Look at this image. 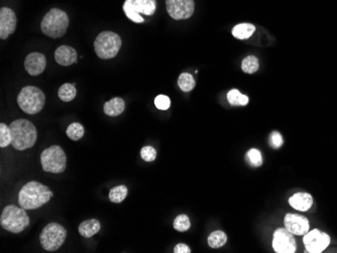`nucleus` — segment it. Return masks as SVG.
Listing matches in <instances>:
<instances>
[{
    "label": "nucleus",
    "instance_id": "obj_5",
    "mask_svg": "<svg viewBox=\"0 0 337 253\" xmlns=\"http://www.w3.org/2000/svg\"><path fill=\"white\" fill-rule=\"evenodd\" d=\"M46 96L44 92L34 86L23 88L18 96L19 106L28 114H37L45 106Z\"/></svg>",
    "mask_w": 337,
    "mask_h": 253
},
{
    "label": "nucleus",
    "instance_id": "obj_3",
    "mask_svg": "<svg viewBox=\"0 0 337 253\" xmlns=\"http://www.w3.org/2000/svg\"><path fill=\"white\" fill-rule=\"evenodd\" d=\"M69 27V18L67 14L61 10L53 9L44 18L41 29L46 36L58 39L63 37Z\"/></svg>",
    "mask_w": 337,
    "mask_h": 253
},
{
    "label": "nucleus",
    "instance_id": "obj_31",
    "mask_svg": "<svg viewBox=\"0 0 337 253\" xmlns=\"http://www.w3.org/2000/svg\"><path fill=\"white\" fill-rule=\"evenodd\" d=\"M247 158L249 159L250 163L254 166H259L262 163V157H261V153L258 149L255 148H251L248 152H247Z\"/></svg>",
    "mask_w": 337,
    "mask_h": 253
},
{
    "label": "nucleus",
    "instance_id": "obj_4",
    "mask_svg": "<svg viewBox=\"0 0 337 253\" xmlns=\"http://www.w3.org/2000/svg\"><path fill=\"white\" fill-rule=\"evenodd\" d=\"M0 224L10 232L21 233L30 224V218L26 212V209L19 208L15 205L7 206L0 217Z\"/></svg>",
    "mask_w": 337,
    "mask_h": 253
},
{
    "label": "nucleus",
    "instance_id": "obj_11",
    "mask_svg": "<svg viewBox=\"0 0 337 253\" xmlns=\"http://www.w3.org/2000/svg\"><path fill=\"white\" fill-rule=\"evenodd\" d=\"M166 6L168 14L174 20H187L195 10L193 0H167Z\"/></svg>",
    "mask_w": 337,
    "mask_h": 253
},
{
    "label": "nucleus",
    "instance_id": "obj_30",
    "mask_svg": "<svg viewBox=\"0 0 337 253\" xmlns=\"http://www.w3.org/2000/svg\"><path fill=\"white\" fill-rule=\"evenodd\" d=\"M191 227L190 219L187 215H179L174 221V228L179 232H185Z\"/></svg>",
    "mask_w": 337,
    "mask_h": 253
},
{
    "label": "nucleus",
    "instance_id": "obj_14",
    "mask_svg": "<svg viewBox=\"0 0 337 253\" xmlns=\"http://www.w3.org/2000/svg\"><path fill=\"white\" fill-rule=\"evenodd\" d=\"M47 66L46 58L41 53H32L28 55L25 61V68L27 72L32 76H38L42 74Z\"/></svg>",
    "mask_w": 337,
    "mask_h": 253
},
{
    "label": "nucleus",
    "instance_id": "obj_27",
    "mask_svg": "<svg viewBox=\"0 0 337 253\" xmlns=\"http://www.w3.org/2000/svg\"><path fill=\"white\" fill-rule=\"evenodd\" d=\"M84 133H85V130H84L83 125L78 123V122H74V123L70 124L67 128V135L72 140L81 139L83 137Z\"/></svg>",
    "mask_w": 337,
    "mask_h": 253
},
{
    "label": "nucleus",
    "instance_id": "obj_9",
    "mask_svg": "<svg viewBox=\"0 0 337 253\" xmlns=\"http://www.w3.org/2000/svg\"><path fill=\"white\" fill-rule=\"evenodd\" d=\"M273 248L277 253H294L297 244L294 234L286 228H279L274 233Z\"/></svg>",
    "mask_w": 337,
    "mask_h": 253
},
{
    "label": "nucleus",
    "instance_id": "obj_13",
    "mask_svg": "<svg viewBox=\"0 0 337 253\" xmlns=\"http://www.w3.org/2000/svg\"><path fill=\"white\" fill-rule=\"evenodd\" d=\"M285 227L294 235L302 236L309 232L310 226L307 218L296 214H287L285 217Z\"/></svg>",
    "mask_w": 337,
    "mask_h": 253
},
{
    "label": "nucleus",
    "instance_id": "obj_19",
    "mask_svg": "<svg viewBox=\"0 0 337 253\" xmlns=\"http://www.w3.org/2000/svg\"><path fill=\"white\" fill-rule=\"evenodd\" d=\"M255 28L250 24H240L233 28L232 36L238 40H245L251 37L254 33Z\"/></svg>",
    "mask_w": 337,
    "mask_h": 253
},
{
    "label": "nucleus",
    "instance_id": "obj_28",
    "mask_svg": "<svg viewBox=\"0 0 337 253\" xmlns=\"http://www.w3.org/2000/svg\"><path fill=\"white\" fill-rule=\"evenodd\" d=\"M241 69L246 74L255 73L258 70V60L253 56L246 57L241 64Z\"/></svg>",
    "mask_w": 337,
    "mask_h": 253
},
{
    "label": "nucleus",
    "instance_id": "obj_20",
    "mask_svg": "<svg viewBox=\"0 0 337 253\" xmlns=\"http://www.w3.org/2000/svg\"><path fill=\"white\" fill-rule=\"evenodd\" d=\"M123 12L126 15V17L134 23L141 24L145 22L144 18H142L141 14L138 12L136 8L134 0H125L124 6H123Z\"/></svg>",
    "mask_w": 337,
    "mask_h": 253
},
{
    "label": "nucleus",
    "instance_id": "obj_21",
    "mask_svg": "<svg viewBox=\"0 0 337 253\" xmlns=\"http://www.w3.org/2000/svg\"><path fill=\"white\" fill-rule=\"evenodd\" d=\"M134 5L140 14L152 16L156 12V0H134Z\"/></svg>",
    "mask_w": 337,
    "mask_h": 253
},
{
    "label": "nucleus",
    "instance_id": "obj_33",
    "mask_svg": "<svg viewBox=\"0 0 337 253\" xmlns=\"http://www.w3.org/2000/svg\"><path fill=\"white\" fill-rule=\"evenodd\" d=\"M155 105L160 110H167L171 105L170 98L166 95H159L155 99Z\"/></svg>",
    "mask_w": 337,
    "mask_h": 253
},
{
    "label": "nucleus",
    "instance_id": "obj_32",
    "mask_svg": "<svg viewBox=\"0 0 337 253\" xmlns=\"http://www.w3.org/2000/svg\"><path fill=\"white\" fill-rule=\"evenodd\" d=\"M141 156L146 161H154L157 157V150L153 146H144L141 150Z\"/></svg>",
    "mask_w": 337,
    "mask_h": 253
},
{
    "label": "nucleus",
    "instance_id": "obj_35",
    "mask_svg": "<svg viewBox=\"0 0 337 253\" xmlns=\"http://www.w3.org/2000/svg\"><path fill=\"white\" fill-rule=\"evenodd\" d=\"M174 252L175 253H190L191 249L188 245H186L184 243H180V244L176 245V247L174 248Z\"/></svg>",
    "mask_w": 337,
    "mask_h": 253
},
{
    "label": "nucleus",
    "instance_id": "obj_25",
    "mask_svg": "<svg viewBox=\"0 0 337 253\" xmlns=\"http://www.w3.org/2000/svg\"><path fill=\"white\" fill-rule=\"evenodd\" d=\"M127 194H128V190L125 186H117L110 190L109 200L112 203L118 204V203H121L127 197Z\"/></svg>",
    "mask_w": 337,
    "mask_h": 253
},
{
    "label": "nucleus",
    "instance_id": "obj_8",
    "mask_svg": "<svg viewBox=\"0 0 337 253\" xmlns=\"http://www.w3.org/2000/svg\"><path fill=\"white\" fill-rule=\"evenodd\" d=\"M67 237L66 229L58 223L48 224L40 235V241L42 246L47 251H56L58 250Z\"/></svg>",
    "mask_w": 337,
    "mask_h": 253
},
{
    "label": "nucleus",
    "instance_id": "obj_34",
    "mask_svg": "<svg viewBox=\"0 0 337 253\" xmlns=\"http://www.w3.org/2000/svg\"><path fill=\"white\" fill-rule=\"evenodd\" d=\"M271 144L275 147H280L283 144V137L278 131H275L271 134Z\"/></svg>",
    "mask_w": 337,
    "mask_h": 253
},
{
    "label": "nucleus",
    "instance_id": "obj_26",
    "mask_svg": "<svg viewBox=\"0 0 337 253\" xmlns=\"http://www.w3.org/2000/svg\"><path fill=\"white\" fill-rule=\"evenodd\" d=\"M178 85H179L180 89L183 90L184 92H189V91L194 89L196 83H195V80H194V78L191 74L183 73V74L180 75V77L178 79Z\"/></svg>",
    "mask_w": 337,
    "mask_h": 253
},
{
    "label": "nucleus",
    "instance_id": "obj_6",
    "mask_svg": "<svg viewBox=\"0 0 337 253\" xmlns=\"http://www.w3.org/2000/svg\"><path fill=\"white\" fill-rule=\"evenodd\" d=\"M121 48L120 37L112 32H103L99 34L94 42V49L96 55L100 59L114 58Z\"/></svg>",
    "mask_w": 337,
    "mask_h": 253
},
{
    "label": "nucleus",
    "instance_id": "obj_2",
    "mask_svg": "<svg viewBox=\"0 0 337 253\" xmlns=\"http://www.w3.org/2000/svg\"><path fill=\"white\" fill-rule=\"evenodd\" d=\"M12 131V145L18 150H25L35 145L38 132L35 125L26 119H19L10 125Z\"/></svg>",
    "mask_w": 337,
    "mask_h": 253
},
{
    "label": "nucleus",
    "instance_id": "obj_24",
    "mask_svg": "<svg viewBox=\"0 0 337 253\" xmlns=\"http://www.w3.org/2000/svg\"><path fill=\"white\" fill-rule=\"evenodd\" d=\"M227 241V236L222 231H214L208 237V245L212 248L222 247Z\"/></svg>",
    "mask_w": 337,
    "mask_h": 253
},
{
    "label": "nucleus",
    "instance_id": "obj_29",
    "mask_svg": "<svg viewBox=\"0 0 337 253\" xmlns=\"http://www.w3.org/2000/svg\"><path fill=\"white\" fill-rule=\"evenodd\" d=\"M12 144L11 127L5 123L0 124V146L7 147Z\"/></svg>",
    "mask_w": 337,
    "mask_h": 253
},
{
    "label": "nucleus",
    "instance_id": "obj_15",
    "mask_svg": "<svg viewBox=\"0 0 337 253\" xmlns=\"http://www.w3.org/2000/svg\"><path fill=\"white\" fill-rule=\"evenodd\" d=\"M55 60L61 66H71L77 61V53L71 47L61 46L55 52Z\"/></svg>",
    "mask_w": 337,
    "mask_h": 253
},
{
    "label": "nucleus",
    "instance_id": "obj_12",
    "mask_svg": "<svg viewBox=\"0 0 337 253\" xmlns=\"http://www.w3.org/2000/svg\"><path fill=\"white\" fill-rule=\"evenodd\" d=\"M17 28V17L14 11L3 8L0 11V38L8 39Z\"/></svg>",
    "mask_w": 337,
    "mask_h": 253
},
{
    "label": "nucleus",
    "instance_id": "obj_7",
    "mask_svg": "<svg viewBox=\"0 0 337 253\" xmlns=\"http://www.w3.org/2000/svg\"><path fill=\"white\" fill-rule=\"evenodd\" d=\"M41 162L45 172L61 174L66 170L67 156L59 145H53L42 152Z\"/></svg>",
    "mask_w": 337,
    "mask_h": 253
},
{
    "label": "nucleus",
    "instance_id": "obj_23",
    "mask_svg": "<svg viewBox=\"0 0 337 253\" xmlns=\"http://www.w3.org/2000/svg\"><path fill=\"white\" fill-rule=\"evenodd\" d=\"M227 100L231 105L234 106H244L248 103L249 99L247 96L241 94L238 90L232 89L227 94Z\"/></svg>",
    "mask_w": 337,
    "mask_h": 253
},
{
    "label": "nucleus",
    "instance_id": "obj_18",
    "mask_svg": "<svg viewBox=\"0 0 337 253\" xmlns=\"http://www.w3.org/2000/svg\"><path fill=\"white\" fill-rule=\"evenodd\" d=\"M125 103L121 98H113L104 104V113L108 116H118L124 111Z\"/></svg>",
    "mask_w": 337,
    "mask_h": 253
},
{
    "label": "nucleus",
    "instance_id": "obj_10",
    "mask_svg": "<svg viewBox=\"0 0 337 253\" xmlns=\"http://www.w3.org/2000/svg\"><path fill=\"white\" fill-rule=\"evenodd\" d=\"M303 242L305 248L310 253H321L330 244V237L328 234L314 229L304 235Z\"/></svg>",
    "mask_w": 337,
    "mask_h": 253
},
{
    "label": "nucleus",
    "instance_id": "obj_1",
    "mask_svg": "<svg viewBox=\"0 0 337 253\" xmlns=\"http://www.w3.org/2000/svg\"><path fill=\"white\" fill-rule=\"evenodd\" d=\"M52 197L53 193L47 186L33 181L21 189L19 203L26 210H35L48 203Z\"/></svg>",
    "mask_w": 337,
    "mask_h": 253
},
{
    "label": "nucleus",
    "instance_id": "obj_16",
    "mask_svg": "<svg viewBox=\"0 0 337 253\" xmlns=\"http://www.w3.org/2000/svg\"><path fill=\"white\" fill-rule=\"evenodd\" d=\"M289 204L298 211H308L313 205V198L308 193H297L289 199Z\"/></svg>",
    "mask_w": 337,
    "mask_h": 253
},
{
    "label": "nucleus",
    "instance_id": "obj_22",
    "mask_svg": "<svg viewBox=\"0 0 337 253\" xmlns=\"http://www.w3.org/2000/svg\"><path fill=\"white\" fill-rule=\"evenodd\" d=\"M59 98L64 101V102H70L72 101L75 97H76V94H77V90L75 88V85L74 84H64L60 87L59 89Z\"/></svg>",
    "mask_w": 337,
    "mask_h": 253
},
{
    "label": "nucleus",
    "instance_id": "obj_17",
    "mask_svg": "<svg viewBox=\"0 0 337 253\" xmlns=\"http://www.w3.org/2000/svg\"><path fill=\"white\" fill-rule=\"evenodd\" d=\"M101 228L100 222L96 219H90V220H86L84 222H82L79 227V233L80 235H82L85 238H90L92 236H94L95 234H97L99 232Z\"/></svg>",
    "mask_w": 337,
    "mask_h": 253
}]
</instances>
